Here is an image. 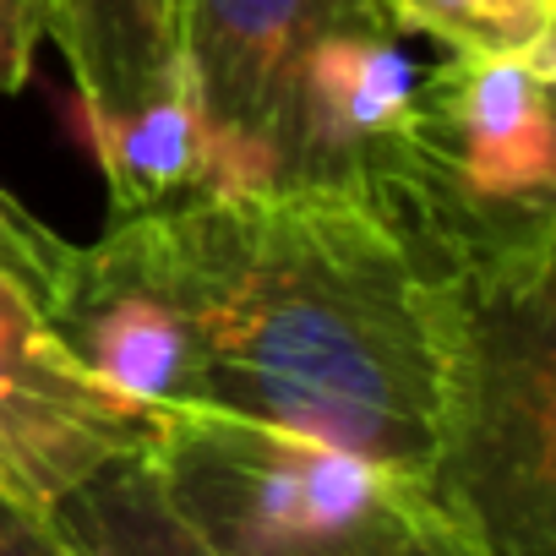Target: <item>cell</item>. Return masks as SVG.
<instances>
[{
	"instance_id": "obj_1",
	"label": "cell",
	"mask_w": 556,
	"mask_h": 556,
	"mask_svg": "<svg viewBox=\"0 0 556 556\" xmlns=\"http://www.w3.org/2000/svg\"><path fill=\"white\" fill-rule=\"evenodd\" d=\"M131 404L262 420L426 485L437 285L361 191H197L110 218L45 312Z\"/></svg>"
},
{
	"instance_id": "obj_2",
	"label": "cell",
	"mask_w": 556,
	"mask_h": 556,
	"mask_svg": "<svg viewBox=\"0 0 556 556\" xmlns=\"http://www.w3.org/2000/svg\"><path fill=\"white\" fill-rule=\"evenodd\" d=\"M437 285L442 409L426 496L485 556H556V213L382 207Z\"/></svg>"
},
{
	"instance_id": "obj_3",
	"label": "cell",
	"mask_w": 556,
	"mask_h": 556,
	"mask_svg": "<svg viewBox=\"0 0 556 556\" xmlns=\"http://www.w3.org/2000/svg\"><path fill=\"white\" fill-rule=\"evenodd\" d=\"M382 28L371 0H180V72L213 142V191L306 186L312 66Z\"/></svg>"
},
{
	"instance_id": "obj_4",
	"label": "cell",
	"mask_w": 556,
	"mask_h": 556,
	"mask_svg": "<svg viewBox=\"0 0 556 556\" xmlns=\"http://www.w3.org/2000/svg\"><path fill=\"white\" fill-rule=\"evenodd\" d=\"M556 66L447 55L415 88L404 137L377 159V207L420 197L469 213H556Z\"/></svg>"
},
{
	"instance_id": "obj_5",
	"label": "cell",
	"mask_w": 556,
	"mask_h": 556,
	"mask_svg": "<svg viewBox=\"0 0 556 556\" xmlns=\"http://www.w3.org/2000/svg\"><path fill=\"white\" fill-rule=\"evenodd\" d=\"M159 415L99 382L50 317L0 278V496L50 513L121 453H142Z\"/></svg>"
},
{
	"instance_id": "obj_6",
	"label": "cell",
	"mask_w": 556,
	"mask_h": 556,
	"mask_svg": "<svg viewBox=\"0 0 556 556\" xmlns=\"http://www.w3.org/2000/svg\"><path fill=\"white\" fill-rule=\"evenodd\" d=\"M45 39L77 83L83 115H131L180 72V0H45Z\"/></svg>"
},
{
	"instance_id": "obj_7",
	"label": "cell",
	"mask_w": 556,
	"mask_h": 556,
	"mask_svg": "<svg viewBox=\"0 0 556 556\" xmlns=\"http://www.w3.org/2000/svg\"><path fill=\"white\" fill-rule=\"evenodd\" d=\"M83 126L110 180L115 218L213 191V142L186 77L131 115H83Z\"/></svg>"
},
{
	"instance_id": "obj_8",
	"label": "cell",
	"mask_w": 556,
	"mask_h": 556,
	"mask_svg": "<svg viewBox=\"0 0 556 556\" xmlns=\"http://www.w3.org/2000/svg\"><path fill=\"white\" fill-rule=\"evenodd\" d=\"M77 556H224L164 491L148 447L110 458L50 507Z\"/></svg>"
},
{
	"instance_id": "obj_9",
	"label": "cell",
	"mask_w": 556,
	"mask_h": 556,
	"mask_svg": "<svg viewBox=\"0 0 556 556\" xmlns=\"http://www.w3.org/2000/svg\"><path fill=\"white\" fill-rule=\"evenodd\" d=\"M393 34H426L469 61L556 66V0H371Z\"/></svg>"
},
{
	"instance_id": "obj_10",
	"label": "cell",
	"mask_w": 556,
	"mask_h": 556,
	"mask_svg": "<svg viewBox=\"0 0 556 556\" xmlns=\"http://www.w3.org/2000/svg\"><path fill=\"white\" fill-rule=\"evenodd\" d=\"M240 556H485L415 480H388L361 513Z\"/></svg>"
},
{
	"instance_id": "obj_11",
	"label": "cell",
	"mask_w": 556,
	"mask_h": 556,
	"mask_svg": "<svg viewBox=\"0 0 556 556\" xmlns=\"http://www.w3.org/2000/svg\"><path fill=\"white\" fill-rule=\"evenodd\" d=\"M77 251L83 245L61 240L50 224H39L7 186H0V278H12L39 312H50L66 295Z\"/></svg>"
},
{
	"instance_id": "obj_12",
	"label": "cell",
	"mask_w": 556,
	"mask_h": 556,
	"mask_svg": "<svg viewBox=\"0 0 556 556\" xmlns=\"http://www.w3.org/2000/svg\"><path fill=\"white\" fill-rule=\"evenodd\" d=\"M45 39V0H0V93H17Z\"/></svg>"
},
{
	"instance_id": "obj_13",
	"label": "cell",
	"mask_w": 556,
	"mask_h": 556,
	"mask_svg": "<svg viewBox=\"0 0 556 556\" xmlns=\"http://www.w3.org/2000/svg\"><path fill=\"white\" fill-rule=\"evenodd\" d=\"M0 556H77L50 513H28L0 496Z\"/></svg>"
}]
</instances>
